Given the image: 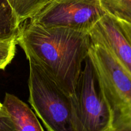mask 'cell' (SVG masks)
<instances>
[{"label":"cell","instance_id":"1","mask_svg":"<svg viewBox=\"0 0 131 131\" xmlns=\"http://www.w3.org/2000/svg\"><path fill=\"white\" fill-rule=\"evenodd\" d=\"M16 38L32 60L48 73L70 97L78 99L83 63L89 55V33L64 27H44L27 20Z\"/></svg>","mask_w":131,"mask_h":131},{"label":"cell","instance_id":"2","mask_svg":"<svg viewBox=\"0 0 131 131\" xmlns=\"http://www.w3.org/2000/svg\"><path fill=\"white\" fill-rule=\"evenodd\" d=\"M90 37L89 56L111 111L113 131H131V76L101 40Z\"/></svg>","mask_w":131,"mask_h":131},{"label":"cell","instance_id":"3","mask_svg":"<svg viewBox=\"0 0 131 131\" xmlns=\"http://www.w3.org/2000/svg\"><path fill=\"white\" fill-rule=\"evenodd\" d=\"M29 102L48 131H75L78 99L70 97L41 67L28 60Z\"/></svg>","mask_w":131,"mask_h":131},{"label":"cell","instance_id":"4","mask_svg":"<svg viewBox=\"0 0 131 131\" xmlns=\"http://www.w3.org/2000/svg\"><path fill=\"white\" fill-rule=\"evenodd\" d=\"M78 102L75 131H113L111 111L99 86L89 55L80 79Z\"/></svg>","mask_w":131,"mask_h":131},{"label":"cell","instance_id":"5","mask_svg":"<svg viewBox=\"0 0 131 131\" xmlns=\"http://www.w3.org/2000/svg\"><path fill=\"white\" fill-rule=\"evenodd\" d=\"M107 14L100 0H51L30 21L89 33Z\"/></svg>","mask_w":131,"mask_h":131},{"label":"cell","instance_id":"6","mask_svg":"<svg viewBox=\"0 0 131 131\" xmlns=\"http://www.w3.org/2000/svg\"><path fill=\"white\" fill-rule=\"evenodd\" d=\"M101 40L131 76V43L114 17L107 13L90 32Z\"/></svg>","mask_w":131,"mask_h":131},{"label":"cell","instance_id":"7","mask_svg":"<svg viewBox=\"0 0 131 131\" xmlns=\"http://www.w3.org/2000/svg\"><path fill=\"white\" fill-rule=\"evenodd\" d=\"M3 104L11 116L15 131H44L34 113L16 96L6 93Z\"/></svg>","mask_w":131,"mask_h":131},{"label":"cell","instance_id":"8","mask_svg":"<svg viewBox=\"0 0 131 131\" xmlns=\"http://www.w3.org/2000/svg\"><path fill=\"white\" fill-rule=\"evenodd\" d=\"M20 25L7 0H0V41L16 39Z\"/></svg>","mask_w":131,"mask_h":131},{"label":"cell","instance_id":"9","mask_svg":"<svg viewBox=\"0 0 131 131\" xmlns=\"http://www.w3.org/2000/svg\"><path fill=\"white\" fill-rule=\"evenodd\" d=\"M51 0H7L20 24L36 15Z\"/></svg>","mask_w":131,"mask_h":131},{"label":"cell","instance_id":"10","mask_svg":"<svg viewBox=\"0 0 131 131\" xmlns=\"http://www.w3.org/2000/svg\"><path fill=\"white\" fill-rule=\"evenodd\" d=\"M107 13L131 24V0H100Z\"/></svg>","mask_w":131,"mask_h":131},{"label":"cell","instance_id":"11","mask_svg":"<svg viewBox=\"0 0 131 131\" xmlns=\"http://www.w3.org/2000/svg\"><path fill=\"white\" fill-rule=\"evenodd\" d=\"M16 39L0 41V70L5 68L12 61L15 54Z\"/></svg>","mask_w":131,"mask_h":131},{"label":"cell","instance_id":"12","mask_svg":"<svg viewBox=\"0 0 131 131\" xmlns=\"http://www.w3.org/2000/svg\"><path fill=\"white\" fill-rule=\"evenodd\" d=\"M0 131H15L11 116L4 106L0 107Z\"/></svg>","mask_w":131,"mask_h":131},{"label":"cell","instance_id":"13","mask_svg":"<svg viewBox=\"0 0 131 131\" xmlns=\"http://www.w3.org/2000/svg\"><path fill=\"white\" fill-rule=\"evenodd\" d=\"M116 20H118V23H119V26L121 28L123 33H125L126 37H127L128 40L131 43V24L125 21V20H121V19H116Z\"/></svg>","mask_w":131,"mask_h":131},{"label":"cell","instance_id":"14","mask_svg":"<svg viewBox=\"0 0 131 131\" xmlns=\"http://www.w3.org/2000/svg\"><path fill=\"white\" fill-rule=\"evenodd\" d=\"M3 106V104H2V103H1V102H0V107H2Z\"/></svg>","mask_w":131,"mask_h":131}]
</instances>
